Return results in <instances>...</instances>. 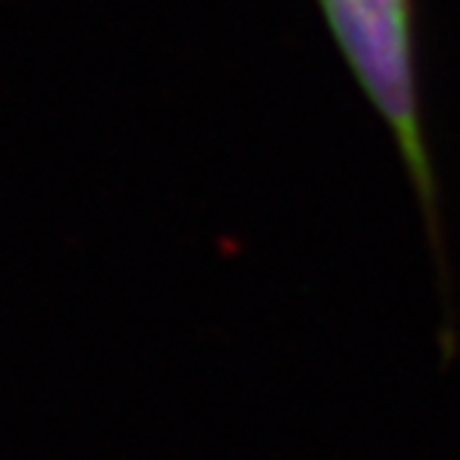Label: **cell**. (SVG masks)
I'll return each mask as SVG.
<instances>
[{
    "instance_id": "1",
    "label": "cell",
    "mask_w": 460,
    "mask_h": 460,
    "mask_svg": "<svg viewBox=\"0 0 460 460\" xmlns=\"http://www.w3.org/2000/svg\"><path fill=\"white\" fill-rule=\"evenodd\" d=\"M317 4L349 75L392 132L403 171L416 191V204L425 218L439 272L446 275L439 186L425 135V111H421L416 0H317Z\"/></svg>"
}]
</instances>
